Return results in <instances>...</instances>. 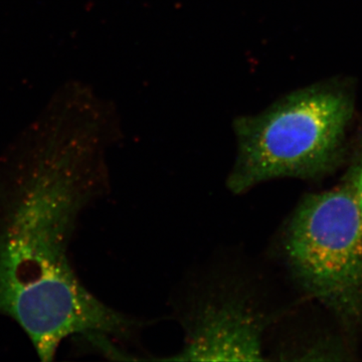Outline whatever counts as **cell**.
<instances>
[{"mask_svg": "<svg viewBox=\"0 0 362 362\" xmlns=\"http://www.w3.org/2000/svg\"><path fill=\"white\" fill-rule=\"evenodd\" d=\"M33 126L0 159V317L20 326L42 361L66 338L99 344L131 321L83 285L69 250L101 181L98 136L65 120Z\"/></svg>", "mask_w": 362, "mask_h": 362, "instance_id": "obj_1", "label": "cell"}, {"mask_svg": "<svg viewBox=\"0 0 362 362\" xmlns=\"http://www.w3.org/2000/svg\"><path fill=\"white\" fill-rule=\"evenodd\" d=\"M351 117V99L344 90L314 87L240 119L239 150L228 187L240 194L276 178L326 175L340 160Z\"/></svg>", "mask_w": 362, "mask_h": 362, "instance_id": "obj_2", "label": "cell"}, {"mask_svg": "<svg viewBox=\"0 0 362 362\" xmlns=\"http://www.w3.org/2000/svg\"><path fill=\"white\" fill-rule=\"evenodd\" d=\"M285 249L305 291L362 332V221L349 180L305 197L290 221Z\"/></svg>", "mask_w": 362, "mask_h": 362, "instance_id": "obj_3", "label": "cell"}, {"mask_svg": "<svg viewBox=\"0 0 362 362\" xmlns=\"http://www.w3.org/2000/svg\"><path fill=\"white\" fill-rule=\"evenodd\" d=\"M264 323L240 301L211 304L199 313L177 361H263Z\"/></svg>", "mask_w": 362, "mask_h": 362, "instance_id": "obj_4", "label": "cell"}, {"mask_svg": "<svg viewBox=\"0 0 362 362\" xmlns=\"http://www.w3.org/2000/svg\"><path fill=\"white\" fill-rule=\"evenodd\" d=\"M346 180L349 181L350 185H351L362 221V143L358 150H357L356 156L354 157V162H352Z\"/></svg>", "mask_w": 362, "mask_h": 362, "instance_id": "obj_5", "label": "cell"}]
</instances>
